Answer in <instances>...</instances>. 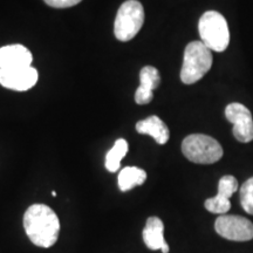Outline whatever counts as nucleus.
Returning <instances> with one entry per match:
<instances>
[{
    "label": "nucleus",
    "instance_id": "f257e3e1",
    "mask_svg": "<svg viewBox=\"0 0 253 253\" xmlns=\"http://www.w3.org/2000/svg\"><path fill=\"white\" fill-rule=\"evenodd\" d=\"M24 229L34 245L47 249L54 245L59 238L60 220L49 207L33 204L24 214Z\"/></svg>",
    "mask_w": 253,
    "mask_h": 253
},
{
    "label": "nucleus",
    "instance_id": "f03ea898",
    "mask_svg": "<svg viewBox=\"0 0 253 253\" xmlns=\"http://www.w3.org/2000/svg\"><path fill=\"white\" fill-rule=\"evenodd\" d=\"M212 50L202 41H192L184 50L181 69V80L185 84H192L201 80L212 66Z\"/></svg>",
    "mask_w": 253,
    "mask_h": 253
},
{
    "label": "nucleus",
    "instance_id": "7ed1b4c3",
    "mask_svg": "<svg viewBox=\"0 0 253 253\" xmlns=\"http://www.w3.org/2000/svg\"><path fill=\"white\" fill-rule=\"evenodd\" d=\"M202 42L213 52H224L230 43V31L226 19L219 12L208 11L198 23Z\"/></svg>",
    "mask_w": 253,
    "mask_h": 253
},
{
    "label": "nucleus",
    "instance_id": "20e7f679",
    "mask_svg": "<svg viewBox=\"0 0 253 253\" xmlns=\"http://www.w3.org/2000/svg\"><path fill=\"white\" fill-rule=\"evenodd\" d=\"M182 151L189 161L197 164L216 163L223 156L219 142L203 134L186 136L182 142Z\"/></svg>",
    "mask_w": 253,
    "mask_h": 253
},
{
    "label": "nucleus",
    "instance_id": "39448f33",
    "mask_svg": "<svg viewBox=\"0 0 253 253\" xmlns=\"http://www.w3.org/2000/svg\"><path fill=\"white\" fill-rule=\"evenodd\" d=\"M144 23L143 6L137 0H126L119 8L114 24V34L120 41L134 39Z\"/></svg>",
    "mask_w": 253,
    "mask_h": 253
},
{
    "label": "nucleus",
    "instance_id": "423d86ee",
    "mask_svg": "<svg viewBox=\"0 0 253 253\" xmlns=\"http://www.w3.org/2000/svg\"><path fill=\"white\" fill-rule=\"evenodd\" d=\"M214 229L223 238L233 242H249L253 239V224L244 217L221 214L217 218Z\"/></svg>",
    "mask_w": 253,
    "mask_h": 253
},
{
    "label": "nucleus",
    "instance_id": "0eeeda50",
    "mask_svg": "<svg viewBox=\"0 0 253 253\" xmlns=\"http://www.w3.org/2000/svg\"><path fill=\"white\" fill-rule=\"evenodd\" d=\"M225 116L233 125L232 132L237 140L242 143H249L253 140V119L244 104L230 103L225 109Z\"/></svg>",
    "mask_w": 253,
    "mask_h": 253
},
{
    "label": "nucleus",
    "instance_id": "6e6552de",
    "mask_svg": "<svg viewBox=\"0 0 253 253\" xmlns=\"http://www.w3.org/2000/svg\"><path fill=\"white\" fill-rule=\"evenodd\" d=\"M38 71L32 66L0 69V84L8 89L26 91L37 84Z\"/></svg>",
    "mask_w": 253,
    "mask_h": 253
},
{
    "label": "nucleus",
    "instance_id": "1a4fd4ad",
    "mask_svg": "<svg viewBox=\"0 0 253 253\" xmlns=\"http://www.w3.org/2000/svg\"><path fill=\"white\" fill-rule=\"evenodd\" d=\"M238 190V182L233 176L221 177L218 183V194L205 201V209L212 213L225 214L230 210V198Z\"/></svg>",
    "mask_w": 253,
    "mask_h": 253
},
{
    "label": "nucleus",
    "instance_id": "9d476101",
    "mask_svg": "<svg viewBox=\"0 0 253 253\" xmlns=\"http://www.w3.org/2000/svg\"><path fill=\"white\" fill-rule=\"evenodd\" d=\"M140 87L135 93V102L137 104H148L154 97V89L161 82L160 73L153 66H145L140 72Z\"/></svg>",
    "mask_w": 253,
    "mask_h": 253
},
{
    "label": "nucleus",
    "instance_id": "9b49d317",
    "mask_svg": "<svg viewBox=\"0 0 253 253\" xmlns=\"http://www.w3.org/2000/svg\"><path fill=\"white\" fill-rule=\"evenodd\" d=\"M32 61L33 56L27 47L18 43L0 47V69L26 67Z\"/></svg>",
    "mask_w": 253,
    "mask_h": 253
},
{
    "label": "nucleus",
    "instance_id": "f8f14e48",
    "mask_svg": "<svg viewBox=\"0 0 253 253\" xmlns=\"http://www.w3.org/2000/svg\"><path fill=\"white\" fill-rule=\"evenodd\" d=\"M136 130L140 134L151 136L158 144H166L170 137L169 128L162 120L155 115L136 123Z\"/></svg>",
    "mask_w": 253,
    "mask_h": 253
},
{
    "label": "nucleus",
    "instance_id": "ddd939ff",
    "mask_svg": "<svg viewBox=\"0 0 253 253\" xmlns=\"http://www.w3.org/2000/svg\"><path fill=\"white\" fill-rule=\"evenodd\" d=\"M164 225L163 221L158 217L148 218L147 224L143 230V240L148 249L156 251L161 250L167 244L164 239Z\"/></svg>",
    "mask_w": 253,
    "mask_h": 253
},
{
    "label": "nucleus",
    "instance_id": "4468645a",
    "mask_svg": "<svg viewBox=\"0 0 253 253\" xmlns=\"http://www.w3.org/2000/svg\"><path fill=\"white\" fill-rule=\"evenodd\" d=\"M147 179V172L137 167H126L120 171L118 177L119 188L122 192L129 191L135 186L142 185Z\"/></svg>",
    "mask_w": 253,
    "mask_h": 253
},
{
    "label": "nucleus",
    "instance_id": "2eb2a0df",
    "mask_svg": "<svg viewBox=\"0 0 253 253\" xmlns=\"http://www.w3.org/2000/svg\"><path fill=\"white\" fill-rule=\"evenodd\" d=\"M128 142L119 138L106 156V169L110 172H116L121 166V161L128 153Z\"/></svg>",
    "mask_w": 253,
    "mask_h": 253
},
{
    "label": "nucleus",
    "instance_id": "dca6fc26",
    "mask_svg": "<svg viewBox=\"0 0 253 253\" xmlns=\"http://www.w3.org/2000/svg\"><path fill=\"white\" fill-rule=\"evenodd\" d=\"M240 204L245 212L253 214V177L249 178L240 188Z\"/></svg>",
    "mask_w": 253,
    "mask_h": 253
},
{
    "label": "nucleus",
    "instance_id": "f3484780",
    "mask_svg": "<svg viewBox=\"0 0 253 253\" xmlns=\"http://www.w3.org/2000/svg\"><path fill=\"white\" fill-rule=\"evenodd\" d=\"M47 5L54 8H68L78 5L82 0H43Z\"/></svg>",
    "mask_w": 253,
    "mask_h": 253
},
{
    "label": "nucleus",
    "instance_id": "a211bd4d",
    "mask_svg": "<svg viewBox=\"0 0 253 253\" xmlns=\"http://www.w3.org/2000/svg\"><path fill=\"white\" fill-rule=\"evenodd\" d=\"M161 251H162L163 253H169V246H168V244L164 245L163 248L161 249Z\"/></svg>",
    "mask_w": 253,
    "mask_h": 253
},
{
    "label": "nucleus",
    "instance_id": "6ab92c4d",
    "mask_svg": "<svg viewBox=\"0 0 253 253\" xmlns=\"http://www.w3.org/2000/svg\"><path fill=\"white\" fill-rule=\"evenodd\" d=\"M52 196H53V197H55V196H56V192H55V191H53V192H52Z\"/></svg>",
    "mask_w": 253,
    "mask_h": 253
}]
</instances>
